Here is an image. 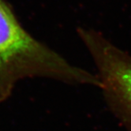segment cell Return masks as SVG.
<instances>
[{"label": "cell", "mask_w": 131, "mask_h": 131, "mask_svg": "<svg viewBox=\"0 0 131 131\" xmlns=\"http://www.w3.org/2000/svg\"><path fill=\"white\" fill-rule=\"evenodd\" d=\"M82 69L38 40L23 27L11 7L0 0V104L25 79L76 85Z\"/></svg>", "instance_id": "1"}, {"label": "cell", "mask_w": 131, "mask_h": 131, "mask_svg": "<svg viewBox=\"0 0 131 131\" xmlns=\"http://www.w3.org/2000/svg\"><path fill=\"white\" fill-rule=\"evenodd\" d=\"M77 32L96 68L108 106L131 131V55L95 29L80 27Z\"/></svg>", "instance_id": "2"}]
</instances>
